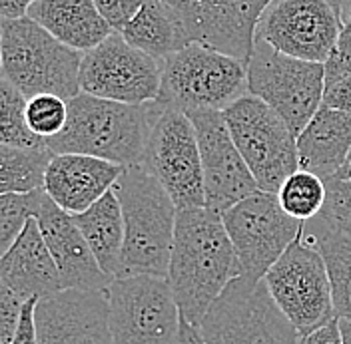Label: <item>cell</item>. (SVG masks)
I'll use <instances>...</instances> for the list:
<instances>
[{"mask_svg":"<svg viewBox=\"0 0 351 344\" xmlns=\"http://www.w3.org/2000/svg\"><path fill=\"white\" fill-rule=\"evenodd\" d=\"M335 177H337V179L351 181V151H350V155H348V159H346V163L341 166V170L335 173Z\"/></svg>","mask_w":351,"mask_h":344,"instance_id":"obj_41","label":"cell"},{"mask_svg":"<svg viewBox=\"0 0 351 344\" xmlns=\"http://www.w3.org/2000/svg\"><path fill=\"white\" fill-rule=\"evenodd\" d=\"M298 344H341L339 319H333L331 323L319 326L317 330L304 334Z\"/></svg>","mask_w":351,"mask_h":344,"instance_id":"obj_37","label":"cell"},{"mask_svg":"<svg viewBox=\"0 0 351 344\" xmlns=\"http://www.w3.org/2000/svg\"><path fill=\"white\" fill-rule=\"evenodd\" d=\"M112 189L120 199L126 227L120 277L168 279L178 217L174 199L142 166L126 168Z\"/></svg>","mask_w":351,"mask_h":344,"instance_id":"obj_3","label":"cell"},{"mask_svg":"<svg viewBox=\"0 0 351 344\" xmlns=\"http://www.w3.org/2000/svg\"><path fill=\"white\" fill-rule=\"evenodd\" d=\"M28 98L8 78H0V144L16 148H48L26 122Z\"/></svg>","mask_w":351,"mask_h":344,"instance_id":"obj_28","label":"cell"},{"mask_svg":"<svg viewBox=\"0 0 351 344\" xmlns=\"http://www.w3.org/2000/svg\"><path fill=\"white\" fill-rule=\"evenodd\" d=\"M176 344H206V341H204V334H202L199 326L192 324L188 319L182 317L180 334H178V343Z\"/></svg>","mask_w":351,"mask_h":344,"instance_id":"obj_39","label":"cell"},{"mask_svg":"<svg viewBox=\"0 0 351 344\" xmlns=\"http://www.w3.org/2000/svg\"><path fill=\"white\" fill-rule=\"evenodd\" d=\"M28 16L60 42L88 52L114 32L94 0H36Z\"/></svg>","mask_w":351,"mask_h":344,"instance_id":"obj_21","label":"cell"},{"mask_svg":"<svg viewBox=\"0 0 351 344\" xmlns=\"http://www.w3.org/2000/svg\"><path fill=\"white\" fill-rule=\"evenodd\" d=\"M72 217L88 241L96 261L100 263L102 271L112 279L120 277L126 227H124L122 205L114 189H110L108 194L98 199L84 213Z\"/></svg>","mask_w":351,"mask_h":344,"instance_id":"obj_23","label":"cell"},{"mask_svg":"<svg viewBox=\"0 0 351 344\" xmlns=\"http://www.w3.org/2000/svg\"><path fill=\"white\" fill-rule=\"evenodd\" d=\"M223 118L260 189L278 194L287 175L300 170L298 135L276 109L252 94L223 109Z\"/></svg>","mask_w":351,"mask_h":344,"instance_id":"obj_7","label":"cell"},{"mask_svg":"<svg viewBox=\"0 0 351 344\" xmlns=\"http://www.w3.org/2000/svg\"><path fill=\"white\" fill-rule=\"evenodd\" d=\"M247 92L276 109L300 135L324 104L326 66L287 56L256 38L247 60Z\"/></svg>","mask_w":351,"mask_h":344,"instance_id":"obj_6","label":"cell"},{"mask_svg":"<svg viewBox=\"0 0 351 344\" xmlns=\"http://www.w3.org/2000/svg\"><path fill=\"white\" fill-rule=\"evenodd\" d=\"M46 189L32 194H2L0 195V251L6 253L19 239L26 223L36 217Z\"/></svg>","mask_w":351,"mask_h":344,"instance_id":"obj_29","label":"cell"},{"mask_svg":"<svg viewBox=\"0 0 351 344\" xmlns=\"http://www.w3.org/2000/svg\"><path fill=\"white\" fill-rule=\"evenodd\" d=\"M206 344H298L302 334L263 280L234 279L199 324Z\"/></svg>","mask_w":351,"mask_h":344,"instance_id":"obj_8","label":"cell"},{"mask_svg":"<svg viewBox=\"0 0 351 344\" xmlns=\"http://www.w3.org/2000/svg\"><path fill=\"white\" fill-rule=\"evenodd\" d=\"M140 166L164 185L178 209L206 207L197 133L184 109L164 106L154 124Z\"/></svg>","mask_w":351,"mask_h":344,"instance_id":"obj_13","label":"cell"},{"mask_svg":"<svg viewBox=\"0 0 351 344\" xmlns=\"http://www.w3.org/2000/svg\"><path fill=\"white\" fill-rule=\"evenodd\" d=\"M240 275V261L221 215L208 207L178 209L168 282L182 317L199 326Z\"/></svg>","mask_w":351,"mask_h":344,"instance_id":"obj_1","label":"cell"},{"mask_svg":"<svg viewBox=\"0 0 351 344\" xmlns=\"http://www.w3.org/2000/svg\"><path fill=\"white\" fill-rule=\"evenodd\" d=\"M36 221L40 225L44 241L58 265L62 289H108L114 279L102 271L74 217L58 207L48 194L44 195L43 203L36 211Z\"/></svg>","mask_w":351,"mask_h":344,"instance_id":"obj_18","label":"cell"},{"mask_svg":"<svg viewBox=\"0 0 351 344\" xmlns=\"http://www.w3.org/2000/svg\"><path fill=\"white\" fill-rule=\"evenodd\" d=\"M346 22H351V0H348V6H346Z\"/></svg>","mask_w":351,"mask_h":344,"instance_id":"obj_42","label":"cell"},{"mask_svg":"<svg viewBox=\"0 0 351 344\" xmlns=\"http://www.w3.org/2000/svg\"><path fill=\"white\" fill-rule=\"evenodd\" d=\"M339 330H341V344H351V321L339 319Z\"/></svg>","mask_w":351,"mask_h":344,"instance_id":"obj_40","label":"cell"},{"mask_svg":"<svg viewBox=\"0 0 351 344\" xmlns=\"http://www.w3.org/2000/svg\"><path fill=\"white\" fill-rule=\"evenodd\" d=\"M80 88L90 96L122 104L158 102L162 90V62L112 32L104 42L84 52Z\"/></svg>","mask_w":351,"mask_h":344,"instance_id":"obj_14","label":"cell"},{"mask_svg":"<svg viewBox=\"0 0 351 344\" xmlns=\"http://www.w3.org/2000/svg\"><path fill=\"white\" fill-rule=\"evenodd\" d=\"M114 344H176L182 313L168 279L128 275L110 282Z\"/></svg>","mask_w":351,"mask_h":344,"instance_id":"obj_11","label":"cell"},{"mask_svg":"<svg viewBox=\"0 0 351 344\" xmlns=\"http://www.w3.org/2000/svg\"><path fill=\"white\" fill-rule=\"evenodd\" d=\"M162 109L160 102L122 104L80 92L68 100L64 129L46 142L54 153H84L134 168L144 157Z\"/></svg>","mask_w":351,"mask_h":344,"instance_id":"obj_2","label":"cell"},{"mask_svg":"<svg viewBox=\"0 0 351 344\" xmlns=\"http://www.w3.org/2000/svg\"><path fill=\"white\" fill-rule=\"evenodd\" d=\"M245 94L247 64L210 44L190 42L162 62V106L223 111Z\"/></svg>","mask_w":351,"mask_h":344,"instance_id":"obj_5","label":"cell"},{"mask_svg":"<svg viewBox=\"0 0 351 344\" xmlns=\"http://www.w3.org/2000/svg\"><path fill=\"white\" fill-rule=\"evenodd\" d=\"M0 277L22 301L46 299L62 291L58 265L44 241L36 217L26 223L12 247L2 253Z\"/></svg>","mask_w":351,"mask_h":344,"instance_id":"obj_20","label":"cell"},{"mask_svg":"<svg viewBox=\"0 0 351 344\" xmlns=\"http://www.w3.org/2000/svg\"><path fill=\"white\" fill-rule=\"evenodd\" d=\"M120 34L160 62L192 42L182 18L164 0H144L138 14Z\"/></svg>","mask_w":351,"mask_h":344,"instance_id":"obj_24","label":"cell"},{"mask_svg":"<svg viewBox=\"0 0 351 344\" xmlns=\"http://www.w3.org/2000/svg\"><path fill=\"white\" fill-rule=\"evenodd\" d=\"M38 344H114L106 291L62 289L36 304Z\"/></svg>","mask_w":351,"mask_h":344,"instance_id":"obj_17","label":"cell"},{"mask_svg":"<svg viewBox=\"0 0 351 344\" xmlns=\"http://www.w3.org/2000/svg\"><path fill=\"white\" fill-rule=\"evenodd\" d=\"M322 106L351 114V74L326 84Z\"/></svg>","mask_w":351,"mask_h":344,"instance_id":"obj_35","label":"cell"},{"mask_svg":"<svg viewBox=\"0 0 351 344\" xmlns=\"http://www.w3.org/2000/svg\"><path fill=\"white\" fill-rule=\"evenodd\" d=\"M182 18L192 42H204L247 64L256 28L271 0H164Z\"/></svg>","mask_w":351,"mask_h":344,"instance_id":"obj_16","label":"cell"},{"mask_svg":"<svg viewBox=\"0 0 351 344\" xmlns=\"http://www.w3.org/2000/svg\"><path fill=\"white\" fill-rule=\"evenodd\" d=\"M114 32H122L142 8L144 0H94Z\"/></svg>","mask_w":351,"mask_h":344,"instance_id":"obj_33","label":"cell"},{"mask_svg":"<svg viewBox=\"0 0 351 344\" xmlns=\"http://www.w3.org/2000/svg\"><path fill=\"white\" fill-rule=\"evenodd\" d=\"M26 122L28 128L43 140L58 135L68 122V100L52 94H38L28 98Z\"/></svg>","mask_w":351,"mask_h":344,"instance_id":"obj_31","label":"cell"},{"mask_svg":"<svg viewBox=\"0 0 351 344\" xmlns=\"http://www.w3.org/2000/svg\"><path fill=\"white\" fill-rule=\"evenodd\" d=\"M324 66H326V84L351 74V22H346L337 46Z\"/></svg>","mask_w":351,"mask_h":344,"instance_id":"obj_34","label":"cell"},{"mask_svg":"<svg viewBox=\"0 0 351 344\" xmlns=\"http://www.w3.org/2000/svg\"><path fill=\"white\" fill-rule=\"evenodd\" d=\"M197 133L202 153L206 207L226 213L241 199L258 194L260 185L230 133L223 111L202 109L188 114Z\"/></svg>","mask_w":351,"mask_h":344,"instance_id":"obj_15","label":"cell"},{"mask_svg":"<svg viewBox=\"0 0 351 344\" xmlns=\"http://www.w3.org/2000/svg\"><path fill=\"white\" fill-rule=\"evenodd\" d=\"M0 56L2 76L26 98L52 94L72 100L82 92L80 66L84 52L62 44L30 16L2 18Z\"/></svg>","mask_w":351,"mask_h":344,"instance_id":"obj_4","label":"cell"},{"mask_svg":"<svg viewBox=\"0 0 351 344\" xmlns=\"http://www.w3.org/2000/svg\"><path fill=\"white\" fill-rule=\"evenodd\" d=\"M40 299L24 301L21 315V323L16 334L10 344H38V330H36V304Z\"/></svg>","mask_w":351,"mask_h":344,"instance_id":"obj_36","label":"cell"},{"mask_svg":"<svg viewBox=\"0 0 351 344\" xmlns=\"http://www.w3.org/2000/svg\"><path fill=\"white\" fill-rule=\"evenodd\" d=\"M126 168L84 153H56L48 166L44 189L66 213L90 209L116 185Z\"/></svg>","mask_w":351,"mask_h":344,"instance_id":"obj_19","label":"cell"},{"mask_svg":"<svg viewBox=\"0 0 351 344\" xmlns=\"http://www.w3.org/2000/svg\"><path fill=\"white\" fill-rule=\"evenodd\" d=\"M34 2L36 0H0V14L2 18H24Z\"/></svg>","mask_w":351,"mask_h":344,"instance_id":"obj_38","label":"cell"},{"mask_svg":"<svg viewBox=\"0 0 351 344\" xmlns=\"http://www.w3.org/2000/svg\"><path fill=\"white\" fill-rule=\"evenodd\" d=\"M263 282L302 336L337 319L328 263L317 245L304 233L265 273Z\"/></svg>","mask_w":351,"mask_h":344,"instance_id":"obj_9","label":"cell"},{"mask_svg":"<svg viewBox=\"0 0 351 344\" xmlns=\"http://www.w3.org/2000/svg\"><path fill=\"white\" fill-rule=\"evenodd\" d=\"M56 153L50 148H16L0 144V191L32 194L44 189L46 172Z\"/></svg>","mask_w":351,"mask_h":344,"instance_id":"obj_25","label":"cell"},{"mask_svg":"<svg viewBox=\"0 0 351 344\" xmlns=\"http://www.w3.org/2000/svg\"><path fill=\"white\" fill-rule=\"evenodd\" d=\"M328 199L322 213L307 221L309 231H329L351 237V181L331 177L326 181Z\"/></svg>","mask_w":351,"mask_h":344,"instance_id":"obj_30","label":"cell"},{"mask_svg":"<svg viewBox=\"0 0 351 344\" xmlns=\"http://www.w3.org/2000/svg\"><path fill=\"white\" fill-rule=\"evenodd\" d=\"M276 195L287 215L307 223L322 213L328 199V185L319 175L307 170H298L287 175Z\"/></svg>","mask_w":351,"mask_h":344,"instance_id":"obj_27","label":"cell"},{"mask_svg":"<svg viewBox=\"0 0 351 344\" xmlns=\"http://www.w3.org/2000/svg\"><path fill=\"white\" fill-rule=\"evenodd\" d=\"M221 219L240 261L241 277L252 280H263L265 273L306 229V223L282 209L278 195L262 189L230 207Z\"/></svg>","mask_w":351,"mask_h":344,"instance_id":"obj_12","label":"cell"},{"mask_svg":"<svg viewBox=\"0 0 351 344\" xmlns=\"http://www.w3.org/2000/svg\"><path fill=\"white\" fill-rule=\"evenodd\" d=\"M304 235L317 245L328 263L335 317L351 321V237L309 229H304Z\"/></svg>","mask_w":351,"mask_h":344,"instance_id":"obj_26","label":"cell"},{"mask_svg":"<svg viewBox=\"0 0 351 344\" xmlns=\"http://www.w3.org/2000/svg\"><path fill=\"white\" fill-rule=\"evenodd\" d=\"M346 6L348 0H271L256 38L287 56L326 64L346 26Z\"/></svg>","mask_w":351,"mask_h":344,"instance_id":"obj_10","label":"cell"},{"mask_svg":"<svg viewBox=\"0 0 351 344\" xmlns=\"http://www.w3.org/2000/svg\"><path fill=\"white\" fill-rule=\"evenodd\" d=\"M351 151V114L322 106L298 135L300 170L331 179Z\"/></svg>","mask_w":351,"mask_h":344,"instance_id":"obj_22","label":"cell"},{"mask_svg":"<svg viewBox=\"0 0 351 344\" xmlns=\"http://www.w3.org/2000/svg\"><path fill=\"white\" fill-rule=\"evenodd\" d=\"M22 301L4 282L0 285V344H10L21 323Z\"/></svg>","mask_w":351,"mask_h":344,"instance_id":"obj_32","label":"cell"}]
</instances>
